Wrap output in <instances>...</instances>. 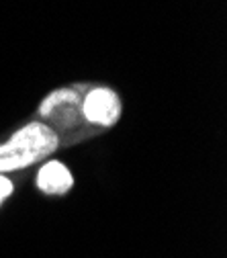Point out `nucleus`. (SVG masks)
Masks as SVG:
<instances>
[{"mask_svg":"<svg viewBox=\"0 0 227 258\" xmlns=\"http://www.w3.org/2000/svg\"><path fill=\"white\" fill-rule=\"evenodd\" d=\"M59 148V138L53 129L41 121H31L0 144V174L25 170L45 162Z\"/></svg>","mask_w":227,"mask_h":258,"instance_id":"1","label":"nucleus"},{"mask_svg":"<svg viewBox=\"0 0 227 258\" xmlns=\"http://www.w3.org/2000/svg\"><path fill=\"white\" fill-rule=\"evenodd\" d=\"M80 111L86 123L96 127H113L121 119V99L119 94L109 86H94L90 88L80 103Z\"/></svg>","mask_w":227,"mask_h":258,"instance_id":"2","label":"nucleus"},{"mask_svg":"<svg viewBox=\"0 0 227 258\" xmlns=\"http://www.w3.org/2000/svg\"><path fill=\"white\" fill-rule=\"evenodd\" d=\"M35 184L41 192H45L49 197H61L72 190L74 176H72L70 168L63 162H59V160H47L37 172Z\"/></svg>","mask_w":227,"mask_h":258,"instance_id":"3","label":"nucleus"},{"mask_svg":"<svg viewBox=\"0 0 227 258\" xmlns=\"http://www.w3.org/2000/svg\"><path fill=\"white\" fill-rule=\"evenodd\" d=\"M82 103V94L78 92V88H70L63 86L57 88L53 92H49L39 105V117L47 119L53 111H63V109H72V107H80Z\"/></svg>","mask_w":227,"mask_h":258,"instance_id":"4","label":"nucleus"},{"mask_svg":"<svg viewBox=\"0 0 227 258\" xmlns=\"http://www.w3.org/2000/svg\"><path fill=\"white\" fill-rule=\"evenodd\" d=\"M13 190H15L13 180L7 174H0V207H3V203L13 195Z\"/></svg>","mask_w":227,"mask_h":258,"instance_id":"5","label":"nucleus"}]
</instances>
